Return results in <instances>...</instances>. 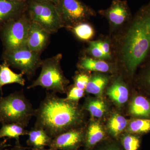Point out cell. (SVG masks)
Returning <instances> with one entry per match:
<instances>
[{"mask_svg": "<svg viewBox=\"0 0 150 150\" xmlns=\"http://www.w3.org/2000/svg\"><path fill=\"white\" fill-rule=\"evenodd\" d=\"M127 120L118 114L112 115L108 123L109 132L113 137H116L121 133L127 126Z\"/></svg>", "mask_w": 150, "mask_h": 150, "instance_id": "cell-21", "label": "cell"}, {"mask_svg": "<svg viewBox=\"0 0 150 150\" xmlns=\"http://www.w3.org/2000/svg\"><path fill=\"white\" fill-rule=\"evenodd\" d=\"M128 131L132 134H142L150 132V118H136L131 121Z\"/></svg>", "mask_w": 150, "mask_h": 150, "instance_id": "cell-23", "label": "cell"}, {"mask_svg": "<svg viewBox=\"0 0 150 150\" xmlns=\"http://www.w3.org/2000/svg\"><path fill=\"white\" fill-rule=\"evenodd\" d=\"M24 6V2L0 0V27L6 22L19 16Z\"/></svg>", "mask_w": 150, "mask_h": 150, "instance_id": "cell-13", "label": "cell"}, {"mask_svg": "<svg viewBox=\"0 0 150 150\" xmlns=\"http://www.w3.org/2000/svg\"><path fill=\"white\" fill-rule=\"evenodd\" d=\"M84 137L82 130L74 128L53 138L49 147L57 150H76L82 144Z\"/></svg>", "mask_w": 150, "mask_h": 150, "instance_id": "cell-9", "label": "cell"}, {"mask_svg": "<svg viewBox=\"0 0 150 150\" xmlns=\"http://www.w3.org/2000/svg\"><path fill=\"white\" fill-rule=\"evenodd\" d=\"M5 150H26V148L21 146L20 142H16L15 145L13 147L11 148L10 149Z\"/></svg>", "mask_w": 150, "mask_h": 150, "instance_id": "cell-31", "label": "cell"}, {"mask_svg": "<svg viewBox=\"0 0 150 150\" xmlns=\"http://www.w3.org/2000/svg\"><path fill=\"white\" fill-rule=\"evenodd\" d=\"M100 13L106 17L112 26L118 27L123 24L131 15L130 10L125 1L113 0L110 7Z\"/></svg>", "mask_w": 150, "mask_h": 150, "instance_id": "cell-11", "label": "cell"}, {"mask_svg": "<svg viewBox=\"0 0 150 150\" xmlns=\"http://www.w3.org/2000/svg\"><path fill=\"white\" fill-rule=\"evenodd\" d=\"M71 28L75 35L79 39L83 40H88L93 37L94 32L90 25L85 23H81Z\"/></svg>", "mask_w": 150, "mask_h": 150, "instance_id": "cell-24", "label": "cell"}, {"mask_svg": "<svg viewBox=\"0 0 150 150\" xmlns=\"http://www.w3.org/2000/svg\"><path fill=\"white\" fill-rule=\"evenodd\" d=\"M43 150H57L56 149H54V148H49V149H43Z\"/></svg>", "mask_w": 150, "mask_h": 150, "instance_id": "cell-36", "label": "cell"}, {"mask_svg": "<svg viewBox=\"0 0 150 150\" xmlns=\"http://www.w3.org/2000/svg\"><path fill=\"white\" fill-rule=\"evenodd\" d=\"M28 139L26 142L31 150H43L46 146L49 147L53 138L44 129L34 126L28 131Z\"/></svg>", "mask_w": 150, "mask_h": 150, "instance_id": "cell-12", "label": "cell"}, {"mask_svg": "<svg viewBox=\"0 0 150 150\" xmlns=\"http://www.w3.org/2000/svg\"><path fill=\"white\" fill-rule=\"evenodd\" d=\"M108 82V78L104 75H95L90 78L85 90L88 93L100 95Z\"/></svg>", "mask_w": 150, "mask_h": 150, "instance_id": "cell-20", "label": "cell"}, {"mask_svg": "<svg viewBox=\"0 0 150 150\" xmlns=\"http://www.w3.org/2000/svg\"><path fill=\"white\" fill-rule=\"evenodd\" d=\"M89 79V77L88 75L84 74H79L74 78L75 86L78 88L85 90Z\"/></svg>", "mask_w": 150, "mask_h": 150, "instance_id": "cell-29", "label": "cell"}, {"mask_svg": "<svg viewBox=\"0 0 150 150\" xmlns=\"http://www.w3.org/2000/svg\"><path fill=\"white\" fill-rule=\"evenodd\" d=\"M139 82L142 86L150 94V62L142 71Z\"/></svg>", "mask_w": 150, "mask_h": 150, "instance_id": "cell-26", "label": "cell"}, {"mask_svg": "<svg viewBox=\"0 0 150 150\" xmlns=\"http://www.w3.org/2000/svg\"><path fill=\"white\" fill-rule=\"evenodd\" d=\"M19 16L6 22L0 27L4 51L27 46L30 20L25 16Z\"/></svg>", "mask_w": 150, "mask_h": 150, "instance_id": "cell-6", "label": "cell"}, {"mask_svg": "<svg viewBox=\"0 0 150 150\" xmlns=\"http://www.w3.org/2000/svg\"><path fill=\"white\" fill-rule=\"evenodd\" d=\"M9 146H11V145L7 144L6 140L3 141H1V139H0V150H4L5 148Z\"/></svg>", "mask_w": 150, "mask_h": 150, "instance_id": "cell-32", "label": "cell"}, {"mask_svg": "<svg viewBox=\"0 0 150 150\" xmlns=\"http://www.w3.org/2000/svg\"><path fill=\"white\" fill-rule=\"evenodd\" d=\"M40 54L25 46L4 51L2 59L9 67L20 70L23 74L30 79L42 64L43 60L40 58Z\"/></svg>", "mask_w": 150, "mask_h": 150, "instance_id": "cell-5", "label": "cell"}, {"mask_svg": "<svg viewBox=\"0 0 150 150\" xmlns=\"http://www.w3.org/2000/svg\"><path fill=\"white\" fill-rule=\"evenodd\" d=\"M95 42L108 58L110 59L111 58L110 46L108 42L107 41H96Z\"/></svg>", "mask_w": 150, "mask_h": 150, "instance_id": "cell-30", "label": "cell"}, {"mask_svg": "<svg viewBox=\"0 0 150 150\" xmlns=\"http://www.w3.org/2000/svg\"><path fill=\"white\" fill-rule=\"evenodd\" d=\"M34 126L43 128L52 138L82 123L83 114L77 104L47 92L35 109Z\"/></svg>", "mask_w": 150, "mask_h": 150, "instance_id": "cell-1", "label": "cell"}, {"mask_svg": "<svg viewBox=\"0 0 150 150\" xmlns=\"http://www.w3.org/2000/svg\"><path fill=\"white\" fill-rule=\"evenodd\" d=\"M11 1L16 2H24L25 0H8Z\"/></svg>", "mask_w": 150, "mask_h": 150, "instance_id": "cell-35", "label": "cell"}, {"mask_svg": "<svg viewBox=\"0 0 150 150\" xmlns=\"http://www.w3.org/2000/svg\"><path fill=\"white\" fill-rule=\"evenodd\" d=\"M79 67L84 71H94L107 72L110 71V65L102 60H95L88 57H84L81 59Z\"/></svg>", "mask_w": 150, "mask_h": 150, "instance_id": "cell-19", "label": "cell"}, {"mask_svg": "<svg viewBox=\"0 0 150 150\" xmlns=\"http://www.w3.org/2000/svg\"><path fill=\"white\" fill-rule=\"evenodd\" d=\"M35 114V109L23 90L0 98V123L2 124L16 123L26 127Z\"/></svg>", "mask_w": 150, "mask_h": 150, "instance_id": "cell-3", "label": "cell"}, {"mask_svg": "<svg viewBox=\"0 0 150 150\" xmlns=\"http://www.w3.org/2000/svg\"><path fill=\"white\" fill-rule=\"evenodd\" d=\"M107 93L110 99L119 105L126 103L129 98L128 89L120 79L113 83L108 89Z\"/></svg>", "mask_w": 150, "mask_h": 150, "instance_id": "cell-16", "label": "cell"}, {"mask_svg": "<svg viewBox=\"0 0 150 150\" xmlns=\"http://www.w3.org/2000/svg\"><path fill=\"white\" fill-rule=\"evenodd\" d=\"M55 6L64 26H74L95 15L93 10L79 0H59Z\"/></svg>", "mask_w": 150, "mask_h": 150, "instance_id": "cell-8", "label": "cell"}, {"mask_svg": "<svg viewBox=\"0 0 150 150\" xmlns=\"http://www.w3.org/2000/svg\"><path fill=\"white\" fill-rule=\"evenodd\" d=\"M59 0H35V1L39 3H51L56 4Z\"/></svg>", "mask_w": 150, "mask_h": 150, "instance_id": "cell-33", "label": "cell"}, {"mask_svg": "<svg viewBox=\"0 0 150 150\" xmlns=\"http://www.w3.org/2000/svg\"><path fill=\"white\" fill-rule=\"evenodd\" d=\"M122 144L125 150H138L140 146L139 137L132 135H127L123 137Z\"/></svg>", "mask_w": 150, "mask_h": 150, "instance_id": "cell-25", "label": "cell"}, {"mask_svg": "<svg viewBox=\"0 0 150 150\" xmlns=\"http://www.w3.org/2000/svg\"><path fill=\"white\" fill-rule=\"evenodd\" d=\"M24 126L16 123L3 124L0 128V139L8 138L13 139L16 142H20V137L27 135L28 131Z\"/></svg>", "mask_w": 150, "mask_h": 150, "instance_id": "cell-17", "label": "cell"}, {"mask_svg": "<svg viewBox=\"0 0 150 150\" xmlns=\"http://www.w3.org/2000/svg\"><path fill=\"white\" fill-rule=\"evenodd\" d=\"M88 50L92 56L96 59L100 60L108 59L102 50L96 45L95 41H92L90 43Z\"/></svg>", "mask_w": 150, "mask_h": 150, "instance_id": "cell-28", "label": "cell"}, {"mask_svg": "<svg viewBox=\"0 0 150 150\" xmlns=\"http://www.w3.org/2000/svg\"><path fill=\"white\" fill-rule=\"evenodd\" d=\"M84 90L74 86L68 92L67 97L65 98L69 101L76 103L78 100L83 96Z\"/></svg>", "mask_w": 150, "mask_h": 150, "instance_id": "cell-27", "label": "cell"}, {"mask_svg": "<svg viewBox=\"0 0 150 150\" xmlns=\"http://www.w3.org/2000/svg\"><path fill=\"white\" fill-rule=\"evenodd\" d=\"M105 133L102 126L97 122L91 123L89 126L85 136L86 147L89 149L96 145L103 139Z\"/></svg>", "mask_w": 150, "mask_h": 150, "instance_id": "cell-18", "label": "cell"}, {"mask_svg": "<svg viewBox=\"0 0 150 150\" xmlns=\"http://www.w3.org/2000/svg\"><path fill=\"white\" fill-rule=\"evenodd\" d=\"M129 110L136 118H150V100L143 96H137L132 99Z\"/></svg>", "mask_w": 150, "mask_h": 150, "instance_id": "cell-14", "label": "cell"}, {"mask_svg": "<svg viewBox=\"0 0 150 150\" xmlns=\"http://www.w3.org/2000/svg\"><path fill=\"white\" fill-rule=\"evenodd\" d=\"M29 19L50 34L56 33L64 26L55 5L33 1L28 6Z\"/></svg>", "mask_w": 150, "mask_h": 150, "instance_id": "cell-7", "label": "cell"}, {"mask_svg": "<svg viewBox=\"0 0 150 150\" xmlns=\"http://www.w3.org/2000/svg\"><path fill=\"white\" fill-rule=\"evenodd\" d=\"M62 58V54H59L43 60L40 66L41 71L40 75L27 88L40 86L55 93H65L69 81L64 76L61 68Z\"/></svg>", "mask_w": 150, "mask_h": 150, "instance_id": "cell-4", "label": "cell"}, {"mask_svg": "<svg viewBox=\"0 0 150 150\" xmlns=\"http://www.w3.org/2000/svg\"><path fill=\"white\" fill-rule=\"evenodd\" d=\"M150 54V2L140 9L125 36L122 59L130 75Z\"/></svg>", "mask_w": 150, "mask_h": 150, "instance_id": "cell-2", "label": "cell"}, {"mask_svg": "<svg viewBox=\"0 0 150 150\" xmlns=\"http://www.w3.org/2000/svg\"><path fill=\"white\" fill-rule=\"evenodd\" d=\"M85 108L88 110L92 116L101 118L106 111V106L104 101L101 100L90 99L86 100Z\"/></svg>", "mask_w": 150, "mask_h": 150, "instance_id": "cell-22", "label": "cell"}, {"mask_svg": "<svg viewBox=\"0 0 150 150\" xmlns=\"http://www.w3.org/2000/svg\"><path fill=\"white\" fill-rule=\"evenodd\" d=\"M6 62H3L0 64V91L3 94L2 88L4 86L11 84L17 83L22 86L25 85V79L23 75L16 74L10 69Z\"/></svg>", "mask_w": 150, "mask_h": 150, "instance_id": "cell-15", "label": "cell"}, {"mask_svg": "<svg viewBox=\"0 0 150 150\" xmlns=\"http://www.w3.org/2000/svg\"><path fill=\"white\" fill-rule=\"evenodd\" d=\"M103 150H120L119 149L114 146H110L109 147L106 148Z\"/></svg>", "mask_w": 150, "mask_h": 150, "instance_id": "cell-34", "label": "cell"}, {"mask_svg": "<svg viewBox=\"0 0 150 150\" xmlns=\"http://www.w3.org/2000/svg\"><path fill=\"white\" fill-rule=\"evenodd\" d=\"M50 34L39 24L30 21L27 47L31 51L40 54L47 46Z\"/></svg>", "mask_w": 150, "mask_h": 150, "instance_id": "cell-10", "label": "cell"}]
</instances>
